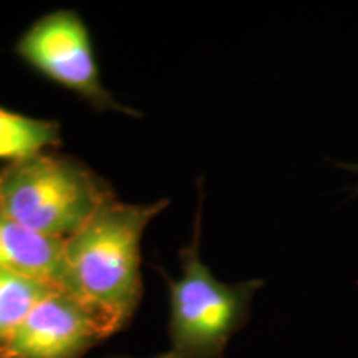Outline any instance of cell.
I'll return each mask as SVG.
<instances>
[{
	"instance_id": "6da1fadb",
	"label": "cell",
	"mask_w": 358,
	"mask_h": 358,
	"mask_svg": "<svg viewBox=\"0 0 358 358\" xmlns=\"http://www.w3.org/2000/svg\"><path fill=\"white\" fill-rule=\"evenodd\" d=\"M168 206L111 199L64 243L60 290L73 297L106 335L128 324L141 301V237Z\"/></svg>"
},
{
	"instance_id": "7a4b0ae2",
	"label": "cell",
	"mask_w": 358,
	"mask_h": 358,
	"mask_svg": "<svg viewBox=\"0 0 358 358\" xmlns=\"http://www.w3.org/2000/svg\"><path fill=\"white\" fill-rule=\"evenodd\" d=\"M111 199L105 181L62 156L40 153L0 173V214L53 239H69Z\"/></svg>"
},
{
	"instance_id": "3957f363",
	"label": "cell",
	"mask_w": 358,
	"mask_h": 358,
	"mask_svg": "<svg viewBox=\"0 0 358 358\" xmlns=\"http://www.w3.org/2000/svg\"><path fill=\"white\" fill-rule=\"evenodd\" d=\"M182 274L169 284V353L174 358H222L232 335L248 324L262 280L224 284L199 254V214L191 244L181 250Z\"/></svg>"
},
{
	"instance_id": "277c9868",
	"label": "cell",
	"mask_w": 358,
	"mask_h": 358,
	"mask_svg": "<svg viewBox=\"0 0 358 358\" xmlns=\"http://www.w3.org/2000/svg\"><path fill=\"white\" fill-rule=\"evenodd\" d=\"M17 52L35 70L78 93L96 110L134 115L103 87L90 34L77 12L47 13L27 30Z\"/></svg>"
},
{
	"instance_id": "5b68a950",
	"label": "cell",
	"mask_w": 358,
	"mask_h": 358,
	"mask_svg": "<svg viewBox=\"0 0 358 358\" xmlns=\"http://www.w3.org/2000/svg\"><path fill=\"white\" fill-rule=\"evenodd\" d=\"M106 337L73 297L52 289L0 348V358H83Z\"/></svg>"
},
{
	"instance_id": "8992f818",
	"label": "cell",
	"mask_w": 358,
	"mask_h": 358,
	"mask_svg": "<svg viewBox=\"0 0 358 358\" xmlns=\"http://www.w3.org/2000/svg\"><path fill=\"white\" fill-rule=\"evenodd\" d=\"M64 243L27 229L0 214V271L60 289Z\"/></svg>"
},
{
	"instance_id": "52a82bcc",
	"label": "cell",
	"mask_w": 358,
	"mask_h": 358,
	"mask_svg": "<svg viewBox=\"0 0 358 358\" xmlns=\"http://www.w3.org/2000/svg\"><path fill=\"white\" fill-rule=\"evenodd\" d=\"M60 141V128L47 120L29 118L0 108V159L12 163L45 153Z\"/></svg>"
},
{
	"instance_id": "ba28073f",
	"label": "cell",
	"mask_w": 358,
	"mask_h": 358,
	"mask_svg": "<svg viewBox=\"0 0 358 358\" xmlns=\"http://www.w3.org/2000/svg\"><path fill=\"white\" fill-rule=\"evenodd\" d=\"M52 289L43 282L0 271V348L12 337L30 310Z\"/></svg>"
},
{
	"instance_id": "9c48e42d",
	"label": "cell",
	"mask_w": 358,
	"mask_h": 358,
	"mask_svg": "<svg viewBox=\"0 0 358 358\" xmlns=\"http://www.w3.org/2000/svg\"><path fill=\"white\" fill-rule=\"evenodd\" d=\"M110 358H129V357H110ZM153 358H174V357L169 352H166V353H163V355H158V357H153Z\"/></svg>"
}]
</instances>
